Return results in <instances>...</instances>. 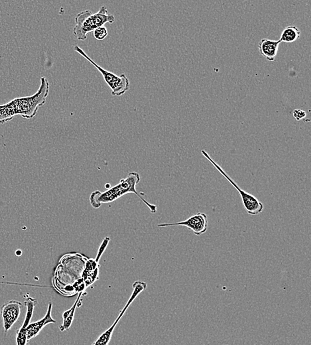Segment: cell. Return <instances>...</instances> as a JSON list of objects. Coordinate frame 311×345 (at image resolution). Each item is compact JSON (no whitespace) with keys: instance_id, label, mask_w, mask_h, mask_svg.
<instances>
[{"instance_id":"obj_1","label":"cell","mask_w":311,"mask_h":345,"mask_svg":"<svg viewBox=\"0 0 311 345\" xmlns=\"http://www.w3.org/2000/svg\"><path fill=\"white\" fill-rule=\"evenodd\" d=\"M50 87L48 79L46 77H42L40 88L36 94L14 98L5 104L0 105L4 121L8 122L17 116L26 119H32L36 116L40 108L46 103L50 93Z\"/></svg>"},{"instance_id":"obj_8","label":"cell","mask_w":311,"mask_h":345,"mask_svg":"<svg viewBox=\"0 0 311 345\" xmlns=\"http://www.w3.org/2000/svg\"><path fill=\"white\" fill-rule=\"evenodd\" d=\"M146 288V284L144 283V282H136V283L134 284L133 294H132L131 298H130V299L129 301H128L127 304H126L125 308H124L122 312H120V316L118 318L117 320H116L114 324L108 330H107L106 332L100 338H98V340L96 342H94V344L104 345L108 344L110 340L114 328L115 326H116L118 322H119L123 314H124V312H126V310H127L128 307L131 305L132 302H133L134 300L136 299V298L137 297L138 294H139L140 292L143 291L144 290H145Z\"/></svg>"},{"instance_id":"obj_10","label":"cell","mask_w":311,"mask_h":345,"mask_svg":"<svg viewBox=\"0 0 311 345\" xmlns=\"http://www.w3.org/2000/svg\"><path fill=\"white\" fill-rule=\"evenodd\" d=\"M52 303L48 304V312H46V316H44L42 320L32 322V324H30L29 326H28L27 328H26V330H27L28 342H29L32 338L38 336V334L40 332V330H42L46 324L56 322V320H54L52 316Z\"/></svg>"},{"instance_id":"obj_2","label":"cell","mask_w":311,"mask_h":345,"mask_svg":"<svg viewBox=\"0 0 311 345\" xmlns=\"http://www.w3.org/2000/svg\"><path fill=\"white\" fill-rule=\"evenodd\" d=\"M140 182V174L137 172H130L126 178H122L118 184L108 188L106 192H101L99 190H96L93 192L90 196L91 206L94 208H98L102 204L114 202L126 194H134L149 207L152 213H156V206L147 202L136 190V186Z\"/></svg>"},{"instance_id":"obj_9","label":"cell","mask_w":311,"mask_h":345,"mask_svg":"<svg viewBox=\"0 0 311 345\" xmlns=\"http://www.w3.org/2000/svg\"><path fill=\"white\" fill-rule=\"evenodd\" d=\"M25 304L26 307H27V314H26L23 326L16 332V342H17L18 345H25L28 342L26 328L30 324V320H32V314H34V306L36 305L38 302L34 298L28 297L26 298Z\"/></svg>"},{"instance_id":"obj_5","label":"cell","mask_w":311,"mask_h":345,"mask_svg":"<svg viewBox=\"0 0 311 345\" xmlns=\"http://www.w3.org/2000/svg\"><path fill=\"white\" fill-rule=\"evenodd\" d=\"M201 153H202V156H204L206 160H208V161L212 164V165L216 168V170H218L220 174L224 178H226L228 182L240 194L244 206L248 214L255 216V215L259 214L260 213L262 212V211H263L264 209V204H262V202H260L255 196H252V194H248V192L241 190V188H239V186H238V184H236L226 174V172L224 171L222 168L210 158V156L208 155L206 152H205L204 150H202Z\"/></svg>"},{"instance_id":"obj_6","label":"cell","mask_w":311,"mask_h":345,"mask_svg":"<svg viewBox=\"0 0 311 345\" xmlns=\"http://www.w3.org/2000/svg\"><path fill=\"white\" fill-rule=\"evenodd\" d=\"M208 216L203 212H198L193 216L189 217L186 220L176 223H164L158 225V227H166L174 226H186L192 230L195 235L200 236L204 234L208 230Z\"/></svg>"},{"instance_id":"obj_13","label":"cell","mask_w":311,"mask_h":345,"mask_svg":"<svg viewBox=\"0 0 311 345\" xmlns=\"http://www.w3.org/2000/svg\"><path fill=\"white\" fill-rule=\"evenodd\" d=\"M80 296H79L78 300H77L76 303L74 304L73 307L71 308L70 310H68V312H64V314H63V318H64L63 320H64V322H63L62 326L60 328L62 332L64 330H68V328H70L71 324H72L73 316H74L75 308H76L77 302H78Z\"/></svg>"},{"instance_id":"obj_7","label":"cell","mask_w":311,"mask_h":345,"mask_svg":"<svg viewBox=\"0 0 311 345\" xmlns=\"http://www.w3.org/2000/svg\"><path fill=\"white\" fill-rule=\"evenodd\" d=\"M22 307V303L15 300L6 302L2 306L1 314L6 334L11 330L19 318Z\"/></svg>"},{"instance_id":"obj_3","label":"cell","mask_w":311,"mask_h":345,"mask_svg":"<svg viewBox=\"0 0 311 345\" xmlns=\"http://www.w3.org/2000/svg\"><path fill=\"white\" fill-rule=\"evenodd\" d=\"M114 22V16L108 13L106 6H102L96 14H92L90 10H85L77 14L75 17L73 34L77 40H85L88 34L104 26L106 24H113Z\"/></svg>"},{"instance_id":"obj_11","label":"cell","mask_w":311,"mask_h":345,"mask_svg":"<svg viewBox=\"0 0 311 345\" xmlns=\"http://www.w3.org/2000/svg\"><path fill=\"white\" fill-rule=\"evenodd\" d=\"M280 40H271L268 38H263L260 42L259 48L260 54L269 62H274L277 56Z\"/></svg>"},{"instance_id":"obj_14","label":"cell","mask_w":311,"mask_h":345,"mask_svg":"<svg viewBox=\"0 0 311 345\" xmlns=\"http://www.w3.org/2000/svg\"><path fill=\"white\" fill-rule=\"evenodd\" d=\"M94 32V36L97 40H104L108 34L106 28L102 26L96 29Z\"/></svg>"},{"instance_id":"obj_12","label":"cell","mask_w":311,"mask_h":345,"mask_svg":"<svg viewBox=\"0 0 311 345\" xmlns=\"http://www.w3.org/2000/svg\"><path fill=\"white\" fill-rule=\"evenodd\" d=\"M300 32L296 26H288L284 28L280 34V42L286 44H292L300 38Z\"/></svg>"},{"instance_id":"obj_16","label":"cell","mask_w":311,"mask_h":345,"mask_svg":"<svg viewBox=\"0 0 311 345\" xmlns=\"http://www.w3.org/2000/svg\"><path fill=\"white\" fill-rule=\"evenodd\" d=\"M108 241H109L108 238H106L104 241V243L102 244V245L100 248L98 256V258H96L97 262H98V260L99 259L100 256L102 254L103 252L104 251L105 248H106V246L108 243Z\"/></svg>"},{"instance_id":"obj_15","label":"cell","mask_w":311,"mask_h":345,"mask_svg":"<svg viewBox=\"0 0 311 345\" xmlns=\"http://www.w3.org/2000/svg\"><path fill=\"white\" fill-rule=\"evenodd\" d=\"M292 114H294V118L298 121L302 120L304 119L306 116V112L300 109L294 110Z\"/></svg>"},{"instance_id":"obj_4","label":"cell","mask_w":311,"mask_h":345,"mask_svg":"<svg viewBox=\"0 0 311 345\" xmlns=\"http://www.w3.org/2000/svg\"><path fill=\"white\" fill-rule=\"evenodd\" d=\"M74 50L78 52L79 54L86 58L88 62H90L97 70L102 74L104 80L108 84V86L111 88L112 94L115 96H120L124 94L127 91L129 90L130 82L128 77L125 74L116 75L114 73L110 72L106 69L101 68L98 64H96L92 58H89L88 54L84 52L78 46H74Z\"/></svg>"}]
</instances>
